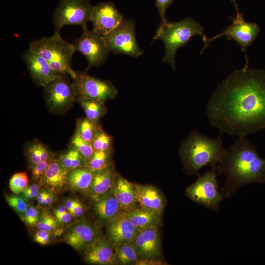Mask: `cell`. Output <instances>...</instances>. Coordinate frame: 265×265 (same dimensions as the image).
Returning a JSON list of instances; mask_svg holds the SVG:
<instances>
[{
  "instance_id": "1",
  "label": "cell",
  "mask_w": 265,
  "mask_h": 265,
  "mask_svg": "<svg viewBox=\"0 0 265 265\" xmlns=\"http://www.w3.org/2000/svg\"><path fill=\"white\" fill-rule=\"evenodd\" d=\"M206 114L221 133L245 137L265 129V70H234L212 95Z\"/></svg>"
},
{
  "instance_id": "2",
  "label": "cell",
  "mask_w": 265,
  "mask_h": 265,
  "mask_svg": "<svg viewBox=\"0 0 265 265\" xmlns=\"http://www.w3.org/2000/svg\"><path fill=\"white\" fill-rule=\"evenodd\" d=\"M226 177L221 193L229 197L240 187L249 184L265 183V159L249 139L239 137L227 150L222 161L215 167Z\"/></svg>"
},
{
  "instance_id": "3",
  "label": "cell",
  "mask_w": 265,
  "mask_h": 265,
  "mask_svg": "<svg viewBox=\"0 0 265 265\" xmlns=\"http://www.w3.org/2000/svg\"><path fill=\"white\" fill-rule=\"evenodd\" d=\"M222 134L211 138L197 131L190 132L180 144V155L184 170L190 175H198L203 167H215L227 152L224 147Z\"/></svg>"
},
{
  "instance_id": "4",
  "label": "cell",
  "mask_w": 265,
  "mask_h": 265,
  "mask_svg": "<svg viewBox=\"0 0 265 265\" xmlns=\"http://www.w3.org/2000/svg\"><path fill=\"white\" fill-rule=\"evenodd\" d=\"M194 35L200 36L204 44L208 38L204 32L203 27L194 19L187 17L175 22L166 20L161 22L153 41L159 39L163 42L165 50L162 61L168 63L175 70L177 50L187 44Z\"/></svg>"
},
{
  "instance_id": "5",
  "label": "cell",
  "mask_w": 265,
  "mask_h": 265,
  "mask_svg": "<svg viewBox=\"0 0 265 265\" xmlns=\"http://www.w3.org/2000/svg\"><path fill=\"white\" fill-rule=\"evenodd\" d=\"M29 48L44 57L57 73L68 74L72 79L76 77V71L71 67L76 52L74 45L64 40L59 33L33 40L29 43Z\"/></svg>"
},
{
  "instance_id": "6",
  "label": "cell",
  "mask_w": 265,
  "mask_h": 265,
  "mask_svg": "<svg viewBox=\"0 0 265 265\" xmlns=\"http://www.w3.org/2000/svg\"><path fill=\"white\" fill-rule=\"evenodd\" d=\"M211 168L186 187V194L194 202L217 212L224 197L218 190L217 177L219 174L215 167Z\"/></svg>"
},
{
  "instance_id": "7",
  "label": "cell",
  "mask_w": 265,
  "mask_h": 265,
  "mask_svg": "<svg viewBox=\"0 0 265 265\" xmlns=\"http://www.w3.org/2000/svg\"><path fill=\"white\" fill-rule=\"evenodd\" d=\"M235 10L237 13L236 17L231 18L232 23L220 33L211 38H207L200 54L204 52L212 42L224 35L227 40H234L240 47L241 51L245 54L246 61L244 67H247L248 66L249 61L246 49L256 39L260 31V28L256 23L245 21L243 19V13L239 12L238 7L235 8Z\"/></svg>"
},
{
  "instance_id": "8",
  "label": "cell",
  "mask_w": 265,
  "mask_h": 265,
  "mask_svg": "<svg viewBox=\"0 0 265 265\" xmlns=\"http://www.w3.org/2000/svg\"><path fill=\"white\" fill-rule=\"evenodd\" d=\"M93 7L89 0H60L53 15L54 32L59 33L67 25H79L82 29L87 28V23L91 22Z\"/></svg>"
},
{
  "instance_id": "9",
  "label": "cell",
  "mask_w": 265,
  "mask_h": 265,
  "mask_svg": "<svg viewBox=\"0 0 265 265\" xmlns=\"http://www.w3.org/2000/svg\"><path fill=\"white\" fill-rule=\"evenodd\" d=\"M135 20L123 21L112 30L103 36L110 52L136 58L144 53L138 46L135 33Z\"/></svg>"
},
{
  "instance_id": "10",
  "label": "cell",
  "mask_w": 265,
  "mask_h": 265,
  "mask_svg": "<svg viewBox=\"0 0 265 265\" xmlns=\"http://www.w3.org/2000/svg\"><path fill=\"white\" fill-rule=\"evenodd\" d=\"M77 98H86L106 102L115 98L118 91L108 80H102L89 75L86 71H77L72 79Z\"/></svg>"
},
{
  "instance_id": "11",
  "label": "cell",
  "mask_w": 265,
  "mask_h": 265,
  "mask_svg": "<svg viewBox=\"0 0 265 265\" xmlns=\"http://www.w3.org/2000/svg\"><path fill=\"white\" fill-rule=\"evenodd\" d=\"M73 44L75 51L80 52L85 57L88 63L86 70L103 64L110 52L103 36L87 28L83 29L82 34Z\"/></svg>"
},
{
  "instance_id": "12",
  "label": "cell",
  "mask_w": 265,
  "mask_h": 265,
  "mask_svg": "<svg viewBox=\"0 0 265 265\" xmlns=\"http://www.w3.org/2000/svg\"><path fill=\"white\" fill-rule=\"evenodd\" d=\"M65 75L59 74L44 87L46 101L50 108L56 112L68 109L77 97L73 83L68 81Z\"/></svg>"
},
{
  "instance_id": "13",
  "label": "cell",
  "mask_w": 265,
  "mask_h": 265,
  "mask_svg": "<svg viewBox=\"0 0 265 265\" xmlns=\"http://www.w3.org/2000/svg\"><path fill=\"white\" fill-rule=\"evenodd\" d=\"M124 19L113 2H100L93 7L91 15L92 29L104 36L118 26Z\"/></svg>"
},
{
  "instance_id": "14",
  "label": "cell",
  "mask_w": 265,
  "mask_h": 265,
  "mask_svg": "<svg viewBox=\"0 0 265 265\" xmlns=\"http://www.w3.org/2000/svg\"><path fill=\"white\" fill-rule=\"evenodd\" d=\"M101 237L100 230L86 219L75 222L66 231L64 241L77 250L85 249Z\"/></svg>"
},
{
  "instance_id": "15",
  "label": "cell",
  "mask_w": 265,
  "mask_h": 265,
  "mask_svg": "<svg viewBox=\"0 0 265 265\" xmlns=\"http://www.w3.org/2000/svg\"><path fill=\"white\" fill-rule=\"evenodd\" d=\"M23 58L32 79L38 85L44 87L59 74L44 57L29 47L24 53Z\"/></svg>"
},
{
  "instance_id": "16",
  "label": "cell",
  "mask_w": 265,
  "mask_h": 265,
  "mask_svg": "<svg viewBox=\"0 0 265 265\" xmlns=\"http://www.w3.org/2000/svg\"><path fill=\"white\" fill-rule=\"evenodd\" d=\"M140 259H156L161 252L159 226L138 232L132 241Z\"/></svg>"
},
{
  "instance_id": "17",
  "label": "cell",
  "mask_w": 265,
  "mask_h": 265,
  "mask_svg": "<svg viewBox=\"0 0 265 265\" xmlns=\"http://www.w3.org/2000/svg\"><path fill=\"white\" fill-rule=\"evenodd\" d=\"M138 233L125 212H122L108 223L107 233L108 238L115 247L132 242Z\"/></svg>"
},
{
  "instance_id": "18",
  "label": "cell",
  "mask_w": 265,
  "mask_h": 265,
  "mask_svg": "<svg viewBox=\"0 0 265 265\" xmlns=\"http://www.w3.org/2000/svg\"><path fill=\"white\" fill-rule=\"evenodd\" d=\"M116 247L108 239L101 237L85 250V260L91 264H116Z\"/></svg>"
},
{
  "instance_id": "19",
  "label": "cell",
  "mask_w": 265,
  "mask_h": 265,
  "mask_svg": "<svg viewBox=\"0 0 265 265\" xmlns=\"http://www.w3.org/2000/svg\"><path fill=\"white\" fill-rule=\"evenodd\" d=\"M136 198L139 207L162 213L165 205L164 195L155 186L134 184Z\"/></svg>"
},
{
  "instance_id": "20",
  "label": "cell",
  "mask_w": 265,
  "mask_h": 265,
  "mask_svg": "<svg viewBox=\"0 0 265 265\" xmlns=\"http://www.w3.org/2000/svg\"><path fill=\"white\" fill-rule=\"evenodd\" d=\"M111 190L123 212H126L137 207L134 183L117 174Z\"/></svg>"
},
{
  "instance_id": "21",
  "label": "cell",
  "mask_w": 265,
  "mask_h": 265,
  "mask_svg": "<svg viewBox=\"0 0 265 265\" xmlns=\"http://www.w3.org/2000/svg\"><path fill=\"white\" fill-rule=\"evenodd\" d=\"M68 173L58 159L52 158L39 183L53 193L59 192L67 185Z\"/></svg>"
},
{
  "instance_id": "22",
  "label": "cell",
  "mask_w": 265,
  "mask_h": 265,
  "mask_svg": "<svg viewBox=\"0 0 265 265\" xmlns=\"http://www.w3.org/2000/svg\"><path fill=\"white\" fill-rule=\"evenodd\" d=\"M93 200L95 212L102 221L108 223L124 212L111 190Z\"/></svg>"
},
{
  "instance_id": "23",
  "label": "cell",
  "mask_w": 265,
  "mask_h": 265,
  "mask_svg": "<svg viewBox=\"0 0 265 265\" xmlns=\"http://www.w3.org/2000/svg\"><path fill=\"white\" fill-rule=\"evenodd\" d=\"M94 172L88 192L92 199L110 191L117 175L112 162L105 168Z\"/></svg>"
},
{
  "instance_id": "24",
  "label": "cell",
  "mask_w": 265,
  "mask_h": 265,
  "mask_svg": "<svg viewBox=\"0 0 265 265\" xmlns=\"http://www.w3.org/2000/svg\"><path fill=\"white\" fill-rule=\"evenodd\" d=\"M125 213L138 232L148 228L159 226L161 215V213L139 207Z\"/></svg>"
},
{
  "instance_id": "25",
  "label": "cell",
  "mask_w": 265,
  "mask_h": 265,
  "mask_svg": "<svg viewBox=\"0 0 265 265\" xmlns=\"http://www.w3.org/2000/svg\"><path fill=\"white\" fill-rule=\"evenodd\" d=\"M94 173L86 166L73 169L68 173L67 185L72 190L89 192Z\"/></svg>"
},
{
  "instance_id": "26",
  "label": "cell",
  "mask_w": 265,
  "mask_h": 265,
  "mask_svg": "<svg viewBox=\"0 0 265 265\" xmlns=\"http://www.w3.org/2000/svg\"><path fill=\"white\" fill-rule=\"evenodd\" d=\"M78 100L88 119L99 122L106 112L104 102L86 98H78Z\"/></svg>"
},
{
  "instance_id": "27",
  "label": "cell",
  "mask_w": 265,
  "mask_h": 265,
  "mask_svg": "<svg viewBox=\"0 0 265 265\" xmlns=\"http://www.w3.org/2000/svg\"><path fill=\"white\" fill-rule=\"evenodd\" d=\"M116 264L121 265H135L140 259L138 252L132 242L116 246Z\"/></svg>"
},
{
  "instance_id": "28",
  "label": "cell",
  "mask_w": 265,
  "mask_h": 265,
  "mask_svg": "<svg viewBox=\"0 0 265 265\" xmlns=\"http://www.w3.org/2000/svg\"><path fill=\"white\" fill-rule=\"evenodd\" d=\"M101 129L99 122L91 120L86 117L77 121L76 131L86 141L91 142Z\"/></svg>"
},
{
  "instance_id": "29",
  "label": "cell",
  "mask_w": 265,
  "mask_h": 265,
  "mask_svg": "<svg viewBox=\"0 0 265 265\" xmlns=\"http://www.w3.org/2000/svg\"><path fill=\"white\" fill-rule=\"evenodd\" d=\"M59 161L67 172L78 167L85 166V163L78 151L72 147L58 159Z\"/></svg>"
},
{
  "instance_id": "30",
  "label": "cell",
  "mask_w": 265,
  "mask_h": 265,
  "mask_svg": "<svg viewBox=\"0 0 265 265\" xmlns=\"http://www.w3.org/2000/svg\"><path fill=\"white\" fill-rule=\"evenodd\" d=\"M71 145L79 153L86 165L95 151L91 142L83 139L76 131L71 140Z\"/></svg>"
},
{
  "instance_id": "31",
  "label": "cell",
  "mask_w": 265,
  "mask_h": 265,
  "mask_svg": "<svg viewBox=\"0 0 265 265\" xmlns=\"http://www.w3.org/2000/svg\"><path fill=\"white\" fill-rule=\"evenodd\" d=\"M112 150L95 151L85 166L93 171L103 169L112 162Z\"/></svg>"
},
{
  "instance_id": "32",
  "label": "cell",
  "mask_w": 265,
  "mask_h": 265,
  "mask_svg": "<svg viewBox=\"0 0 265 265\" xmlns=\"http://www.w3.org/2000/svg\"><path fill=\"white\" fill-rule=\"evenodd\" d=\"M112 137L102 128L91 142L95 151H106L112 150Z\"/></svg>"
},
{
  "instance_id": "33",
  "label": "cell",
  "mask_w": 265,
  "mask_h": 265,
  "mask_svg": "<svg viewBox=\"0 0 265 265\" xmlns=\"http://www.w3.org/2000/svg\"><path fill=\"white\" fill-rule=\"evenodd\" d=\"M5 198L8 205L22 217L29 206L27 200L23 195L16 194L6 195Z\"/></svg>"
},
{
  "instance_id": "34",
  "label": "cell",
  "mask_w": 265,
  "mask_h": 265,
  "mask_svg": "<svg viewBox=\"0 0 265 265\" xmlns=\"http://www.w3.org/2000/svg\"><path fill=\"white\" fill-rule=\"evenodd\" d=\"M27 186L28 178L25 172L15 173L9 180V187L14 194L22 193Z\"/></svg>"
},
{
  "instance_id": "35",
  "label": "cell",
  "mask_w": 265,
  "mask_h": 265,
  "mask_svg": "<svg viewBox=\"0 0 265 265\" xmlns=\"http://www.w3.org/2000/svg\"><path fill=\"white\" fill-rule=\"evenodd\" d=\"M56 218L47 212H44L41 217L36 225L39 230L51 232L57 227Z\"/></svg>"
},
{
  "instance_id": "36",
  "label": "cell",
  "mask_w": 265,
  "mask_h": 265,
  "mask_svg": "<svg viewBox=\"0 0 265 265\" xmlns=\"http://www.w3.org/2000/svg\"><path fill=\"white\" fill-rule=\"evenodd\" d=\"M40 217L39 210L36 207L29 205L22 218L28 226H33L37 224Z\"/></svg>"
},
{
  "instance_id": "37",
  "label": "cell",
  "mask_w": 265,
  "mask_h": 265,
  "mask_svg": "<svg viewBox=\"0 0 265 265\" xmlns=\"http://www.w3.org/2000/svg\"><path fill=\"white\" fill-rule=\"evenodd\" d=\"M51 159L49 160H42L32 166L31 176L35 182H40L42 177L47 170Z\"/></svg>"
},
{
  "instance_id": "38",
  "label": "cell",
  "mask_w": 265,
  "mask_h": 265,
  "mask_svg": "<svg viewBox=\"0 0 265 265\" xmlns=\"http://www.w3.org/2000/svg\"><path fill=\"white\" fill-rule=\"evenodd\" d=\"M27 155L31 167L41 161L39 149V142H36L30 145L27 151Z\"/></svg>"
},
{
  "instance_id": "39",
  "label": "cell",
  "mask_w": 265,
  "mask_h": 265,
  "mask_svg": "<svg viewBox=\"0 0 265 265\" xmlns=\"http://www.w3.org/2000/svg\"><path fill=\"white\" fill-rule=\"evenodd\" d=\"M174 0H155V6L158 9L161 22L166 20L165 13L166 10L173 3Z\"/></svg>"
},
{
  "instance_id": "40",
  "label": "cell",
  "mask_w": 265,
  "mask_h": 265,
  "mask_svg": "<svg viewBox=\"0 0 265 265\" xmlns=\"http://www.w3.org/2000/svg\"><path fill=\"white\" fill-rule=\"evenodd\" d=\"M40 186L37 184H32L22 192L23 196L28 200L37 198L40 191Z\"/></svg>"
},
{
  "instance_id": "41",
  "label": "cell",
  "mask_w": 265,
  "mask_h": 265,
  "mask_svg": "<svg viewBox=\"0 0 265 265\" xmlns=\"http://www.w3.org/2000/svg\"><path fill=\"white\" fill-rule=\"evenodd\" d=\"M50 233L49 232L39 230L34 237V240L38 243L45 245L49 243L50 239Z\"/></svg>"
},
{
  "instance_id": "42",
  "label": "cell",
  "mask_w": 265,
  "mask_h": 265,
  "mask_svg": "<svg viewBox=\"0 0 265 265\" xmlns=\"http://www.w3.org/2000/svg\"><path fill=\"white\" fill-rule=\"evenodd\" d=\"M84 212V207L79 200H75L74 206L70 212L73 216L81 217Z\"/></svg>"
},
{
  "instance_id": "43",
  "label": "cell",
  "mask_w": 265,
  "mask_h": 265,
  "mask_svg": "<svg viewBox=\"0 0 265 265\" xmlns=\"http://www.w3.org/2000/svg\"><path fill=\"white\" fill-rule=\"evenodd\" d=\"M165 263L156 260V259H140L136 263L135 265H167Z\"/></svg>"
},
{
  "instance_id": "44",
  "label": "cell",
  "mask_w": 265,
  "mask_h": 265,
  "mask_svg": "<svg viewBox=\"0 0 265 265\" xmlns=\"http://www.w3.org/2000/svg\"><path fill=\"white\" fill-rule=\"evenodd\" d=\"M73 215L68 211L60 214L55 215L57 220L60 222L67 223L71 221Z\"/></svg>"
},
{
  "instance_id": "45",
  "label": "cell",
  "mask_w": 265,
  "mask_h": 265,
  "mask_svg": "<svg viewBox=\"0 0 265 265\" xmlns=\"http://www.w3.org/2000/svg\"><path fill=\"white\" fill-rule=\"evenodd\" d=\"M39 149L41 160H49L52 159L48 149L41 143L39 142Z\"/></svg>"
},
{
  "instance_id": "46",
  "label": "cell",
  "mask_w": 265,
  "mask_h": 265,
  "mask_svg": "<svg viewBox=\"0 0 265 265\" xmlns=\"http://www.w3.org/2000/svg\"><path fill=\"white\" fill-rule=\"evenodd\" d=\"M52 191L47 192L44 197L41 205H49L51 204L54 201V196Z\"/></svg>"
},
{
  "instance_id": "47",
  "label": "cell",
  "mask_w": 265,
  "mask_h": 265,
  "mask_svg": "<svg viewBox=\"0 0 265 265\" xmlns=\"http://www.w3.org/2000/svg\"><path fill=\"white\" fill-rule=\"evenodd\" d=\"M75 203V200L72 199H68L65 201L64 206L69 212H71L74 206Z\"/></svg>"
},
{
  "instance_id": "48",
  "label": "cell",
  "mask_w": 265,
  "mask_h": 265,
  "mask_svg": "<svg viewBox=\"0 0 265 265\" xmlns=\"http://www.w3.org/2000/svg\"><path fill=\"white\" fill-rule=\"evenodd\" d=\"M67 211H68L64 205L60 206L54 210V215L63 213Z\"/></svg>"
},
{
  "instance_id": "49",
  "label": "cell",
  "mask_w": 265,
  "mask_h": 265,
  "mask_svg": "<svg viewBox=\"0 0 265 265\" xmlns=\"http://www.w3.org/2000/svg\"><path fill=\"white\" fill-rule=\"evenodd\" d=\"M47 191L45 190H42L39 192L37 197V201L38 204H41L42 203V201L45 197L46 193Z\"/></svg>"
},
{
  "instance_id": "50",
  "label": "cell",
  "mask_w": 265,
  "mask_h": 265,
  "mask_svg": "<svg viewBox=\"0 0 265 265\" xmlns=\"http://www.w3.org/2000/svg\"><path fill=\"white\" fill-rule=\"evenodd\" d=\"M231 0V1L234 2L235 6L237 5V4L236 3V0Z\"/></svg>"
}]
</instances>
